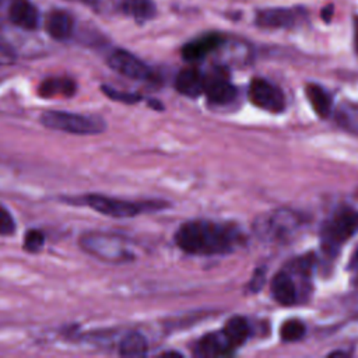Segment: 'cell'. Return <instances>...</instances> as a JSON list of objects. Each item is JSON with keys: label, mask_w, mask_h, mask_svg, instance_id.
I'll list each match as a JSON object with an SVG mask.
<instances>
[{"label": "cell", "mask_w": 358, "mask_h": 358, "mask_svg": "<svg viewBox=\"0 0 358 358\" xmlns=\"http://www.w3.org/2000/svg\"><path fill=\"white\" fill-rule=\"evenodd\" d=\"M222 43V38L217 34H208L192 42H187L182 48V57L187 62H196L206 57Z\"/></svg>", "instance_id": "obj_11"}, {"label": "cell", "mask_w": 358, "mask_h": 358, "mask_svg": "<svg viewBox=\"0 0 358 358\" xmlns=\"http://www.w3.org/2000/svg\"><path fill=\"white\" fill-rule=\"evenodd\" d=\"M204 92L210 102L224 105L235 98L236 88L224 71H214L206 77Z\"/></svg>", "instance_id": "obj_8"}, {"label": "cell", "mask_w": 358, "mask_h": 358, "mask_svg": "<svg viewBox=\"0 0 358 358\" xmlns=\"http://www.w3.org/2000/svg\"><path fill=\"white\" fill-rule=\"evenodd\" d=\"M15 60V55L14 52L4 43L0 42V66H6V64H11Z\"/></svg>", "instance_id": "obj_26"}, {"label": "cell", "mask_w": 358, "mask_h": 358, "mask_svg": "<svg viewBox=\"0 0 358 358\" xmlns=\"http://www.w3.org/2000/svg\"><path fill=\"white\" fill-rule=\"evenodd\" d=\"M249 99L257 108L274 113L281 112L285 106V99L281 90L263 78L252 80L249 85Z\"/></svg>", "instance_id": "obj_6"}, {"label": "cell", "mask_w": 358, "mask_h": 358, "mask_svg": "<svg viewBox=\"0 0 358 358\" xmlns=\"http://www.w3.org/2000/svg\"><path fill=\"white\" fill-rule=\"evenodd\" d=\"M306 96L312 105V108L315 109V112L322 116L326 117L330 113L331 109V96L327 94L326 90H323L320 85L317 84H309L306 87Z\"/></svg>", "instance_id": "obj_19"}, {"label": "cell", "mask_w": 358, "mask_h": 358, "mask_svg": "<svg viewBox=\"0 0 358 358\" xmlns=\"http://www.w3.org/2000/svg\"><path fill=\"white\" fill-rule=\"evenodd\" d=\"M103 92L112 98V99H117V101H122V102H127V103H133V102H137L140 99L138 95L136 94H127V92H120L117 90H113L110 87H102Z\"/></svg>", "instance_id": "obj_25"}, {"label": "cell", "mask_w": 358, "mask_h": 358, "mask_svg": "<svg viewBox=\"0 0 358 358\" xmlns=\"http://www.w3.org/2000/svg\"><path fill=\"white\" fill-rule=\"evenodd\" d=\"M45 245V235L39 229H29L24 235V249L29 253L39 252Z\"/></svg>", "instance_id": "obj_23"}, {"label": "cell", "mask_w": 358, "mask_h": 358, "mask_svg": "<svg viewBox=\"0 0 358 358\" xmlns=\"http://www.w3.org/2000/svg\"><path fill=\"white\" fill-rule=\"evenodd\" d=\"M83 203L90 208L113 218H129V217L138 215L144 211L158 210L164 207V203H159V201L136 203V201L108 197L103 194H87L83 199Z\"/></svg>", "instance_id": "obj_4"}, {"label": "cell", "mask_w": 358, "mask_h": 358, "mask_svg": "<svg viewBox=\"0 0 358 358\" xmlns=\"http://www.w3.org/2000/svg\"><path fill=\"white\" fill-rule=\"evenodd\" d=\"M354 46L358 53V17L354 18Z\"/></svg>", "instance_id": "obj_27"}, {"label": "cell", "mask_w": 358, "mask_h": 358, "mask_svg": "<svg viewBox=\"0 0 358 358\" xmlns=\"http://www.w3.org/2000/svg\"><path fill=\"white\" fill-rule=\"evenodd\" d=\"M148 344L141 333L131 331L126 334L119 345V354L122 357H143L147 354Z\"/></svg>", "instance_id": "obj_18"}, {"label": "cell", "mask_w": 358, "mask_h": 358, "mask_svg": "<svg viewBox=\"0 0 358 358\" xmlns=\"http://www.w3.org/2000/svg\"><path fill=\"white\" fill-rule=\"evenodd\" d=\"M296 20V14L291 8H267L257 13L256 22L267 28L291 27Z\"/></svg>", "instance_id": "obj_14"}, {"label": "cell", "mask_w": 358, "mask_h": 358, "mask_svg": "<svg viewBox=\"0 0 358 358\" xmlns=\"http://www.w3.org/2000/svg\"><path fill=\"white\" fill-rule=\"evenodd\" d=\"M222 331L228 338L229 344L235 348L246 341L249 336V324L242 316H234L227 322Z\"/></svg>", "instance_id": "obj_20"}, {"label": "cell", "mask_w": 358, "mask_h": 358, "mask_svg": "<svg viewBox=\"0 0 358 358\" xmlns=\"http://www.w3.org/2000/svg\"><path fill=\"white\" fill-rule=\"evenodd\" d=\"M238 241L236 231L224 224L194 220L179 227L175 234L176 245L190 255H222L234 249Z\"/></svg>", "instance_id": "obj_1"}, {"label": "cell", "mask_w": 358, "mask_h": 358, "mask_svg": "<svg viewBox=\"0 0 358 358\" xmlns=\"http://www.w3.org/2000/svg\"><path fill=\"white\" fill-rule=\"evenodd\" d=\"M108 64L112 70L133 80H151L152 77L150 67L144 62L123 49L113 50L108 57Z\"/></svg>", "instance_id": "obj_7"}, {"label": "cell", "mask_w": 358, "mask_h": 358, "mask_svg": "<svg viewBox=\"0 0 358 358\" xmlns=\"http://www.w3.org/2000/svg\"><path fill=\"white\" fill-rule=\"evenodd\" d=\"M39 95L43 98H56V96H71L76 92V84L70 78L53 77L45 80L38 90Z\"/></svg>", "instance_id": "obj_16"}, {"label": "cell", "mask_w": 358, "mask_h": 358, "mask_svg": "<svg viewBox=\"0 0 358 358\" xmlns=\"http://www.w3.org/2000/svg\"><path fill=\"white\" fill-rule=\"evenodd\" d=\"M41 123L48 129L78 136L99 134L105 130V122L98 116H87L64 110H46L41 116Z\"/></svg>", "instance_id": "obj_3"}, {"label": "cell", "mask_w": 358, "mask_h": 358, "mask_svg": "<svg viewBox=\"0 0 358 358\" xmlns=\"http://www.w3.org/2000/svg\"><path fill=\"white\" fill-rule=\"evenodd\" d=\"M338 119L347 129L358 131V108L354 105H343L338 110Z\"/></svg>", "instance_id": "obj_22"}, {"label": "cell", "mask_w": 358, "mask_h": 358, "mask_svg": "<svg viewBox=\"0 0 358 358\" xmlns=\"http://www.w3.org/2000/svg\"><path fill=\"white\" fill-rule=\"evenodd\" d=\"M206 76L196 67L182 69L175 78V88L179 94L196 98L204 92Z\"/></svg>", "instance_id": "obj_9"}, {"label": "cell", "mask_w": 358, "mask_h": 358, "mask_svg": "<svg viewBox=\"0 0 358 358\" xmlns=\"http://www.w3.org/2000/svg\"><path fill=\"white\" fill-rule=\"evenodd\" d=\"M305 334V324L298 319H291L284 322L280 330V336L284 341H296L301 340Z\"/></svg>", "instance_id": "obj_21"}, {"label": "cell", "mask_w": 358, "mask_h": 358, "mask_svg": "<svg viewBox=\"0 0 358 358\" xmlns=\"http://www.w3.org/2000/svg\"><path fill=\"white\" fill-rule=\"evenodd\" d=\"M358 225V215L350 208L338 210L324 227V243L327 248L340 246Z\"/></svg>", "instance_id": "obj_5"}, {"label": "cell", "mask_w": 358, "mask_h": 358, "mask_svg": "<svg viewBox=\"0 0 358 358\" xmlns=\"http://www.w3.org/2000/svg\"><path fill=\"white\" fill-rule=\"evenodd\" d=\"M8 18L13 24L22 29H36L39 14L29 0H13L8 7Z\"/></svg>", "instance_id": "obj_10"}, {"label": "cell", "mask_w": 358, "mask_h": 358, "mask_svg": "<svg viewBox=\"0 0 358 358\" xmlns=\"http://www.w3.org/2000/svg\"><path fill=\"white\" fill-rule=\"evenodd\" d=\"M331 14H333V7H331V6H329V7H326V8L323 10V13H322V18H323L324 21H329V20H330V17H331Z\"/></svg>", "instance_id": "obj_28"}, {"label": "cell", "mask_w": 358, "mask_h": 358, "mask_svg": "<svg viewBox=\"0 0 358 358\" xmlns=\"http://www.w3.org/2000/svg\"><path fill=\"white\" fill-rule=\"evenodd\" d=\"M234 350L224 331L210 333L201 337L196 345V354L200 357H221Z\"/></svg>", "instance_id": "obj_12"}, {"label": "cell", "mask_w": 358, "mask_h": 358, "mask_svg": "<svg viewBox=\"0 0 358 358\" xmlns=\"http://www.w3.org/2000/svg\"><path fill=\"white\" fill-rule=\"evenodd\" d=\"M73 1H88V0H73Z\"/></svg>", "instance_id": "obj_29"}, {"label": "cell", "mask_w": 358, "mask_h": 358, "mask_svg": "<svg viewBox=\"0 0 358 358\" xmlns=\"http://www.w3.org/2000/svg\"><path fill=\"white\" fill-rule=\"evenodd\" d=\"M271 294L273 298L285 306L294 305L296 301V288L292 278L285 273H277L271 280Z\"/></svg>", "instance_id": "obj_15"}, {"label": "cell", "mask_w": 358, "mask_h": 358, "mask_svg": "<svg viewBox=\"0 0 358 358\" xmlns=\"http://www.w3.org/2000/svg\"><path fill=\"white\" fill-rule=\"evenodd\" d=\"M15 232V221L11 213L0 204V235L10 236Z\"/></svg>", "instance_id": "obj_24"}, {"label": "cell", "mask_w": 358, "mask_h": 358, "mask_svg": "<svg viewBox=\"0 0 358 358\" xmlns=\"http://www.w3.org/2000/svg\"><path fill=\"white\" fill-rule=\"evenodd\" d=\"M45 28L52 38L57 41H64L73 32V18L66 11L55 10L48 14L45 20Z\"/></svg>", "instance_id": "obj_13"}, {"label": "cell", "mask_w": 358, "mask_h": 358, "mask_svg": "<svg viewBox=\"0 0 358 358\" xmlns=\"http://www.w3.org/2000/svg\"><path fill=\"white\" fill-rule=\"evenodd\" d=\"M122 10L138 22L151 20L157 13L155 4L151 0H124L122 3Z\"/></svg>", "instance_id": "obj_17"}, {"label": "cell", "mask_w": 358, "mask_h": 358, "mask_svg": "<svg viewBox=\"0 0 358 358\" xmlns=\"http://www.w3.org/2000/svg\"><path fill=\"white\" fill-rule=\"evenodd\" d=\"M81 249L106 263H127L136 257L129 241L110 234H85L80 239Z\"/></svg>", "instance_id": "obj_2"}]
</instances>
